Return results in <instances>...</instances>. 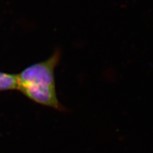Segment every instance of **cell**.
I'll use <instances>...</instances> for the list:
<instances>
[{"instance_id": "2", "label": "cell", "mask_w": 153, "mask_h": 153, "mask_svg": "<svg viewBox=\"0 0 153 153\" xmlns=\"http://www.w3.org/2000/svg\"><path fill=\"white\" fill-rule=\"evenodd\" d=\"M18 89L38 104L59 111H65L57 97L55 87L33 83H18Z\"/></svg>"}, {"instance_id": "1", "label": "cell", "mask_w": 153, "mask_h": 153, "mask_svg": "<svg viewBox=\"0 0 153 153\" xmlns=\"http://www.w3.org/2000/svg\"><path fill=\"white\" fill-rule=\"evenodd\" d=\"M60 51L57 50L47 60L29 67L18 76V83H33L55 87V68L60 62Z\"/></svg>"}, {"instance_id": "3", "label": "cell", "mask_w": 153, "mask_h": 153, "mask_svg": "<svg viewBox=\"0 0 153 153\" xmlns=\"http://www.w3.org/2000/svg\"><path fill=\"white\" fill-rule=\"evenodd\" d=\"M18 89V76L0 72V91Z\"/></svg>"}]
</instances>
